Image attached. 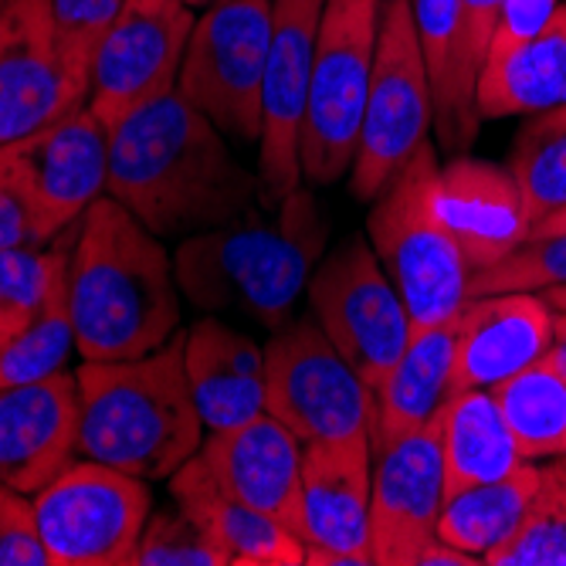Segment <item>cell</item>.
Returning <instances> with one entry per match:
<instances>
[{"mask_svg": "<svg viewBox=\"0 0 566 566\" xmlns=\"http://www.w3.org/2000/svg\"><path fill=\"white\" fill-rule=\"evenodd\" d=\"M48 241L28 197L0 167V248H41Z\"/></svg>", "mask_w": 566, "mask_h": 566, "instance_id": "74e56055", "label": "cell"}, {"mask_svg": "<svg viewBox=\"0 0 566 566\" xmlns=\"http://www.w3.org/2000/svg\"><path fill=\"white\" fill-rule=\"evenodd\" d=\"M543 364L566 374V313L563 308H556V316H553V343L543 356Z\"/></svg>", "mask_w": 566, "mask_h": 566, "instance_id": "b9f144b4", "label": "cell"}, {"mask_svg": "<svg viewBox=\"0 0 566 566\" xmlns=\"http://www.w3.org/2000/svg\"><path fill=\"white\" fill-rule=\"evenodd\" d=\"M370 485L374 451L367 431L302 444V543L374 563Z\"/></svg>", "mask_w": 566, "mask_h": 566, "instance_id": "ffe728a7", "label": "cell"}, {"mask_svg": "<svg viewBox=\"0 0 566 566\" xmlns=\"http://www.w3.org/2000/svg\"><path fill=\"white\" fill-rule=\"evenodd\" d=\"M566 285V234L530 238L495 265L469 275V298L499 292H549Z\"/></svg>", "mask_w": 566, "mask_h": 566, "instance_id": "836d02e7", "label": "cell"}, {"mask_svg": "<svg viewBox=\"0 0 566 566\" xmlns=\"http://www.w3.org/2000/svg\"><path fill=\"white\" fill-rule=\"evenodd\" d=\"M0 566H51L31 495L0 482Z\"/></svg>", "mask_w": 566, "mask_h": 566, "instance_id": "8d00e7d4", "label": "cell"}, {"mask_svg": "<svg viewBox=\"0 0 566 566\" xmlns=\"http://www.w3.org/2000/svg\"><path fill=\"white\" fill-rule=\"evenodd\" d=\"M170 495L231 553V566H305V543L269 512L221 492L197 454L170 475Z\"/></svg>", "mask_w": 566, "mask_h": 566, "instance_id": "d4e9b609", "label": "cell"}, {"mask_svg": "<svg viewBox=\"0 0 566 566\" xmlns=\"http://www.w3.org/2000/svg\"><path fill=\"white\" fill-rule=\"evenodd\" d=\"M0 167L21 187L55 241L109 184V129L88 106L0 146Z\"/></svg>", "mask_w": 566, "mask_h": 566, "instance_id": "5bb4252c", "label": "cell"}, {"mask_svg": "<svg viewBox=\"0 0 566 566\" xmlns=\"http://www.w3.org/2000/svg\"><path fill=\"white\" fill-rule=\"evenodd\" d=\"M272 28V0H214L184 51L177 92L241 143L262 139Z\"/></svg>", "mask_w": 566, "mask_h": 566, "instance_id": "52a82bcc", "label": "cell"}, {"mask_svg": "<svg viewBox=\"0 0 566 566\" xmlns=\"http://www.w3.org/2000/svg\"><path fill=\"white\" fill-rule=\"evenodd\" d=\"M441 461H444V499L472 485L495 482L523 465L520 444L512 438L495 394L485 387L454 390L438 410Z\"/></svg>", "mask_w": 566, "mask_h": 566, "instance_id": "4316f807", "label": "cell"}, {"mask_svg": "<svg viewBox=\"0 0 566 566\" xmlns=\"http://www.w3.org/2000/svg\"><path fill=\"white\" fill-rule=\"evenodd\" d=\"M380 8L384 0H326L298 139L302 177L313 187H329L353 170L367 116Z\"/></svg>", "mask_w": 566, "mask_h": 566, "instance_id": "8992f818", "label": "cell"}, {"mask_svg": "<svg viewBox=\"0 0 566 566\" xmlns=\"http://www.w3.org/2000/svg\"><path fill=\"white\" fill-rule=\"evenodd\" d=\"M438 157L431 139L374 200L367 234L397 285L415 329L454 323L469 302L472 265L438 214Z\"/></svg>", "mask_w": 566, "mask_h": 566, "instance_id": "5b68a950", "label": "cell"}, {"mask_svg": "<svg viewBox=\"0 0 566 566\" xmlns=\"http://www.w3.org/2000/svg\"><path fill=\"white\" fill-rule=\"evenodd\" d=\"M88 88L59 41L51 0H0V146L88 106Z\"/></svg>", "mask_w": 566, "mask_h": 566, "instance_id": "4fadbf2b", "label": "cell"}, {"mask_svg": "<svg viewBox=\"0 0 566 566\" xmlns=\"http://www.w3.org/2000/svg\"><path fill=\"white\" fill-rule=\"evenodd\" d=\"M129 566H231V553L184 509L146 520Z\"/></svg>", "mask_w": 566, "mask_h": 566, "instance_id": "e575fe53", "label": "cell"}, {"mask_svg": "<svg viewBox=\"0 0 566 566\" xmlns=\"http://www.w3.org/2000/svg\"><path fill=\"white\" fill-rule=\"evenodd\" d=\"M72 241L62 231L51 248H0V346L38 316L51 285L69 269Z\"/></svg>", "mask_w": 566, "mask_h": 566, "instance_id": "d6a6232c", "label": "cell"}, {"mask_svg": "<svg viewBox=\"0 0 566 566\" xmlns=\"http://www.w3.org/2000/svg\"><path fill=\"white\" fill-rule=\"evenodd\" d=\"M553 234H566V203H563L559 211H553L549 218H543V221H536L530 228V238H553Z\"/></svg>", "mask_w": 566, "mask_h": 566, "instance_id": "ee69618b", "label": "cell"}, {"mask_svg": "<svg viewBox=\"0 0 566 566\" xmlns=\"http://www.w3.org/2000/svg\"><path fill=\"white\" fill-rule=\"evenodd\" d=\"M536 489L539 469L523 461L516 472L444 499L438 516V539L485 559L495 546L516 533Z\"/></svg>", "mask_w": 566, "mask_h": 566, "instance_id": "83f0119b", "label": "cell"}, {"mask_svg": "<svg viewBox=\"0 0 566 566\" xmlns=\"http://www.w3.org/2000/svg\"><path fill=\"white\" fill-rule=\"evenodd\" d=\"M434 106L410 0H384L380 34L349 187L359 200H377L394 174L431 139Z\"/></svg>", "mask_w": 566, "mask_h": 566, "instance_id": "ba28073f", "label": "cell"}, {"mask_svg": "<svg viewBox=\"0 0 566 566\" xmlns=\"http://www.w3.org/2000/svg\"><path fill=\"white\" fill-rule=\"evenodd\" d=\"M193 24L187 0H123L92 65L88 109L102 126L177 88Z\"/></svg>", "mask_w": 566, "mask_h": 566, "instance_id": "7c38bea8", "label": "cell"}, {"mask_svg": "<svg viewBox=\"0 0 566 566\" xmlns=\"http://www.w3.org/2000/svg\"><path fill=\"white\" fill-rule=\"evenodd\" d=\"M566 106V4L536 34L492 44L475 82L479 119L533 116Z\"/></svg>", "mask_w": 566, "mask_h": 566, "instance_id": "603a6c76", "label": "cell"}, {"mask_svg": "<svg viewBox=\"0 0 566 566\" xmlns=\"http://www.w3.org/2000/svg\"><path fill=\"white\" fill-rule=\"evenodd\" d=\"M308 305L367 390L394 370L415 333L397 285L364 238L343 241L316 265L308 279Z\"/></svg>", "mask_w": 566, "mask_h": 566, "instance_id": "30bf717a", "label": "cell"}, {"mask_svg": "<svg viewBox=\"0 0 566 566\" xmlns=\"http://www.w3.org/2000/svg\"><path fill=\"white\" fill-rule=\"evenodd\" d=\"M187 377L208 431H228L265 415V349L218 316L187 329Z\"/></svg>", "mask_w": 566, "mask_h": 566, "instance_id": "7402d4cb", "label": "cell"}, {"mask_svg": "<svg viewBox=\"0 0 566 566\" xmlns=\"http://www.w3.org/2000/svg\"><path fill=\"white\" fill-rule=\"evenodd\" d=\"M454 370V323L424 326L410 333L403 356L394 370L370 390V451L380 454L387 444L424 428L451 394Z\"/></svg>", "mask_w": 566, "mask_h": 566, "instance_id": "cb8c5ba5", "label": "cell"}, {"mask_svg": "<svg viewBox=\"0 0 566 566\" xmlns=\"http://www.w3.org/2000/svg\"><path fill=\"white\" fill-rule=\"evenodd\" d=\"M265 410L302 444L364 434L370 390L316 319L282 323L265 346Z\"/></svg>", "mask_w": 566, "mask_h": 566, "instance_id": "8fae6325", "label": "cell"}, {"mask_svg": "<svg viewBox=\"0 0 566 566\" xmlns=\"http://www.w3.org/2000/svg\"><path fill=\"white\" fill-rule=\"evenodd\" d=\"M492 394L526 461L566 454V374L539 359L495 384Z\"/></svg>", "mask_w": 566, "mask_h": 566, "instance_id": "f1b7e54d", "label": "cell"}, {"mask_svg": "<svg viewBox=\"0 0 566 566\" xmlns=\"http://www.w3.org/2000/svg\"><path fill=\"white\" fill-rule=\"evenodd\" d=\"M556 308L536 292L475 295L454 316V370L451 394L516 377L539 364L553 343Z\"/></svg>", "mask_w": 566, "mask_h": 566, "instance_id": "d6986e66", "label": "cell"}, {"mask_svg": "<svg viewBox=\"0 0 566 566\" xmlns=\"http://www.w3.org/2000/svg\"><path fill=\"white\" fill-rule=\"evenodd\" d=\"M31 502L51 566H129L153 516L146 479L92 458H75Z\"/></svg>", "mask_w": 566, "mask_h": 566, "instance_id": "9c48e42d", "label": "cell"}, {"mask_svg": "<svg viewBox=\"0 0 566 566\" xmlns=\"http://www.w3.org/2000/svg\"><path fill=\"white\" fill-rule=\"evenodd\" d=\"M69 305L82 359L146 356L180 326V285L164 238L109 193L78 218Z\"/></svg>", "mask_w": 566, "mask_h": 566, "instance_id": "7a4b0ae2", "label": "cell"}, {"mask_svg": "<svg viewBox=\"0 0 566 566\" xmlns=\"http://www.w3.org/2000/svg\"><path fill=\"white\" fill-rule=\"evenodd\" d=\"M75 349V326L69 305V269L51 285L38 316L11 339L0 346V387L44 380L62 374Z\"/></svg>", "mask_w": 566, "mask_h": 566, "instance_id": "4dcf8cb0", "label": "cell"}, {"mask_svg": "<svg viewBox=\"0 0 566 566\" xmlns=\"http://www.w3.org/2000/svg\"><path fill=\"white\" fill-rule=\"evenodd\" d=\"M502 4L505 0H458L461 28H465V48H469V59H472L475 72H482V65H485Z\"/></svg>", "mask_w": 566, "mask_h": 566, "instance_id": "ab89813d", "label": "cell"}, {"mask_svg": "<svg viewBox=\"0 0 566 566\" xmlns=\"http://www.w3.org/2000/svg\"><path fill=\"white\" fill-rule=\"evenodd\" d=\"M78 458V380L62 370L0 387V482L34 495Z\"/></svg>", "mask_w": 566, "mask_h": 566, "instance_id": "e0dca14e", "label": "cell"}, {"mask_svg": "<svg viewBox=\"0 0 566 566\" xmlns=\"http://www.w3.org/2000/svg\"><path fill=\"white\" fill-rule=\"evenodd\" d=\"M197 461L221 492L269 512L302 539V441L269 410L228 431H211Z\"/></svg>", "mask_w": 566, "mask_h": 566, "instance_id": "ac0fdd59", "label": "cell"}, {"mask_svg": "<svg viewBox=\"0 0 566 566\" xmlns=\"http://www.w3.org/2000/svg\"><path fill=\"white\" fill-rule=\"evenodd\" d=\"M305 566H374L364 556L339 553V549H323V546H305Z\"/></svg>", "mask_w": 566, "mask_h": 566, "instance_id": "7bdbcfd3", "label": "cell"}, {"mask_svg": "<svg viewBox=\"0 0 566 566\" xmlns=\"http://www.w3.org/2000/svg\"><path fill=\"white\" fill-rule=\"evenodd\" d=\"M546 302H549L553 308H563V313H566V285L549 289V292H546Z\"/></svg>", "mask_w": 566, "mask_h": 566, "instance_id": "f6af8a7d", "label": "cell"}, {"mask_svg": "<svg viewBox=\"0 0 566 566\" xmlns=\"http://www.w3.org/2000/svg\"><path fill=\"white\" fill-rule=\"evenodd\" d=\"M509 174L516 177L530 224L566 203V106L533 113L512 143Z\"/></svg>", "mask_w": 566, "mask_h": 566, "instance_id": "f546056e", "label": "cell"}, {"mask_svg": "<svg viewBox=\"0 0 566 566\" xmlns=\"http://www.w3.org/2000/svg\"><path fill=\"white\" fill-rule=\"evenodd\" d=\"M556 8H559V0H505L492 44H512V41H523V38L536 34L539 28L549 24Z\"/></svg>", "mask_w": 566, "mask_h": 566, "instance_id": "f35d334b", "label": "cell"}, {"mask_svg": "<svg viewBox=\"0 0 566 566\" xmlns=\"http://www.w3.org/2000/svg\"><path fill=\"white\" fill-rule=\"evenodd\" d=\"M410 11H415L421 55L428 65L438 139L451 153H465L479 133V113H475L479 72L465 48V28H461L458 0H410Z\"/></svg>", "mask_w": 566, "mask_h": 566, "instance_id": "484cf974", "label": "cell"}, {"mask_svg": "<svg viewBox=\"0 0 566 566\" xmlns=\"http://www.w3.org/2000/svg\"><path fill=\"white\" fill-rule=\"evenodd\" d=\"M485 566H566V454L539 469L523 523L485 556Z\"/></svg>", "mask_w": 566, "mask_h": 566, "instance_id": "1f68e13d", "label": "cell"}, {"mask_svg": "<svg viewBox=\"0 0 566 566\" xmlns=\"http://www.w3.org/2000/svg\"><path fill=\"white\" fill-rule=\"evenodd\" d=\"M326 218L308 190L289 193L272 221L251 211L214 231L180 241L174 272L180 292L200 313H244L265 329L289 323L302 289H308L323 248Z\"/></svg>", "mask_w": 566, "mask_h": 566, "instance_id": "277c9868", "label": "cell"}, {"mask_svg": "<svg viewBox=\"0 0 566 566\" xmlns=\"http://www.w3.org/2000/svg\"><path fill=\"white\" fill-rule=\"evenodd\" d=\"M106 193L157 238L214 231L262 203V184L224 133L174 88L109 129Z\"/></svg>", "mask_w": 566, "mask_h": 566, "instance_id": "6da1fadb", "label": "cell"}, {"mask_svg": "<svg viewBox=\"0 0 566 566\" xmlns=\"http://www.w3.org/2000/svg\"><path fill=\"white\" fill-rule=\"evenodd\" d=\"M123 0H51V14H55L59 41L65 48L69 62L92 78V65L98 55V44L113 28Z\"/></svg>", "mask_w": 566, "mask_h": 566, "instance_id": "d590c367", "label": "cell"}, {"mask_svg": "<svg viewBox=\"0 0 566 566\" xmlns=\"http://www.w3.org/2000/svg\"><path fill=\"white\" fill-rule=\"evenodd\" d=\"M444 509V461L438 415L380 454L370 485V553L377 566H415L438 536Z\"/></svg>", "mask_w": 566, "mask_h": 566, "instance_id": "2e32d148", "label": "cell"}, {"mask_svg": "<svg viewBox=\"0 0 566 566\" xmlns=\"http://www.w3.org/2000/svg\"><path fill=\"white\" fill-rule=\"evenodd\" d=\"M190 8H200V4H214V0H187Z\"/></svg>", "mask_w": 566, "mask_h": 566, "instance_id": "bcb514c9", "label": "cell"}, {"mask_svg": "<svg viewBox=\"0 0 566 566\" xmlns=\"http://www.w3.org/2000/svg\"><path fill=\"white\" fill-rule=\"evenodd\" d=\"M275 28L265 72V119H262V153L259 184L262 208L275 211L279 203L302 187L298 139L313 82V62L319 44V24L326 0H272Z\"/></svg>", "mask_w": 566, "mask_h": 566, "instance_id": "9a60e30c", "label": "cell"}, {"mask_svg": "<svg viewBox=\"0 0 566 566\" xmlns=\"http://www.w3.org/2000/svg\"><path fill=\"white\" fill-rule=\"evenodd\" d=\"M479 563H485V559H482V556H472V553L458 549V546H451V543H444V539L434 536V539L421 549V556H418L415 566H479Z\"/></svg>", "mask_w": 566, "mask_h": 566, "instance_id": "60d3db41", "label": "cell"}, {"mask_svg": "<svg viewBox=\"0 0 566 566\" xmlns=\"http://www.w3.org/2000/svg\"><path fill=\"white\" fill-rule=\"evenodd\" d=\"M187 333L136 359H85L78 367V458L160 482L200 451L187 359Z\"/></svg>", "mask_w": 566, "mask_h": 566, "instance_id": "3957f363", "label": "cell"}, {"mask_svg": "<svg viewBox=\"0 0 566 566\" xmlns=\"http://www.w3.org/2000/svg\"><path fill=\"white\" fill-rule=\"evenodd\" d=\"M438 214L475 269L495 265L530 238L523 190L509 170L454 157L438 174Z\"/></svg>", "mask_w": 566, "mask_h": 566, "instance_id": "44dd1931", "label": "cell"}]
</instances>
